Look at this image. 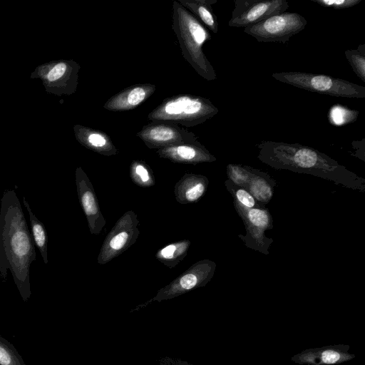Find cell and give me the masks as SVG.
I'll list each match as a JSON object with an SVG mask.
<instances>
[{
  "instance_id": "obj_1",
  "label": "cell",
  "mask_w": 365,
  "mask_h": 365,
  "mask_svg": "<svg viewBox=\"0 0 365 365\" xmlns=\"http://www.w3.org/2000/svg\"><path fill=\"white\" fill-rule=\"evenodd\" d=\"M35 245L19 199L13 190L4 192L0 205V277L8 270L24 302L31 297L30 266L36 260Z\"/></svg>"
},
{
  "instance_id": "obj_2",
  "label": "cell",
  "mask_w": 365,
  "mask_h": 365,
  "mask_svg": "<svg viewBox=\"0 0 365 365\" xmlns=\"http://www.w3.org/2000/svg\"><path fill=\"white\" fill-rule=\"evenodd\" d=\"M172 20L184 58L203 78L215 80V71L202 50L204 43L211 38L208 30L178 1L173 2Z\"/></svg>"
},
{
  "instance_id": "obj_3",
  "label": "cell",
  "mask_w": 365,
  "mask_h": 365,
  "mask_svg": "<svg viewBox=\"0 0 365 365\" xmlns=\"http://www.w3.org/2000/svg\"><path fill=\"white\" fill-rule=\"evenodd\" d=\"M218 112V108L208 98L181 94L163 100L148 118L153 123L192 127L205 122Z\"/></svg>"
},
{
  "instance_id": "obj_4",
  "label": "cell",
  "mask_w": 365,
  "mask_h": 365,
  "mask_svg": "<svg viewBox=\"0 0 365 365\" xmlns=\"http://www.w3.org/2000/svg\"><path fill=\"white\" fill-rule=\"evenodd\" d=\"M279 82L309 91L334 97L364 98L365 87L332 76L299 71L274 73Z\"/></svg>"
},
{
  "instance_id": "obj_5",
  "label": "cell",
  "mask_w": 365,
  "mask_h": 365,
  "mask_svg": "<svg viewBox=\"0 0 365 365\" xmlns=\"http://www.w3.org/2000/svg\"><path fill=\"white\" fill-rule=\"evenodd\" d=\"M307 19L297 12L284 11L244 29L259 42L285 43L304 29Z\"/></svg>"
},
{
  "instance_id": "obj_6",
  "label": "cell",
  "mask_w": 365,
  "mask_h": 365,
  "mask_svg": "<svg viewBox=\"0 0 365 365\" xmlns=\"http://www.w3.org/2000/svg\"><path fill=\"white\" fill-rule=\"evenodd\" d=\"M137 215L125 212L107 235L98 256V263L105 264L123 254L136 242L140 230Z\"/></svg>"
},
{
  "instance_id": "obj_7",
  "label": "cell",
  "mask_w": 365,
  "mask_h": 365,
  "mask_svg": "<svg viewBox=\"0 0 365 365\" xmlns=\"http://www.w3.org/2000/svg\"><path fill=\"white\" fill-rule=\"evenodd\" d=\"M213 268V263L208 260L193 264L170 283L159 289L151 299L138 306L133 311L138 310L151 302L170 299L205 285L212 277Z\"/></svg>"
},
{
  "instance_id": "obj_8",
  "label": "cell",
  "mask_w": 365,
  "mask_h": 365,
  "mask_svg": "<svg viewBox=\"0 0 365 365\" xmlns=\"http://www.w3.org/2000/svg\"><path fill=\"white\" fill-rule=\"evenodd\" d=\"M228 26L246 28L272 16L282 14L289 8L285 0H235Z\"/></svg>"
},
{
  "instance_id": "obj_9",
  "label": "cell",
  "mask_w": 365,
  "mask_h": 365,
  "mask_svg": "<svg viewBox=\"0 0 365 365\" xmlns=\"http://www.w3.org/2000/svg\"><path fill=\"white\" fill-rule=\"evenodd\" d=\"M136 135L148 148L156 150L198 141L194 133L168 123L150 122Z\"/></svg>"
},
{
  "instance_id": "obj_10",
  "label": "cell",
  "mask_w": 365,
  "mask_h": 365,
  "mask_svg": "<svg viewBox=\"0 0 365 365\" xmlns=\"http://www.w3.org/2000/svg\"><path fill=\"white\" fill-rule=\"evenodd\" d=\"M77 193L81 205L86 215L88 227L92 235H98L105 227L104 218L96 197L93 185L81 168L76 170Z\"/></svg>"
},
{
  "instance_id": "obj_11",
  "label": "cell",
  "mask_w": 365,
  "mask_h": 365,
  "mask_svg": "<svg viewBox=\"0 0 365 365\" xmlns=\"http://www.w3.org/2000/svg\"><path fill=\"white\" fill-rule=\"evenodd\" d=\"M349 349L342 344L309 348L293 355L291 361L298 365H339L356 357Z\"/></svg>"
},
{
  "instance_id": "obj_12",
  "label": "cell",
  "mask_w": 365,
  "mask_h": 365,
  "mask_svg": "<svg viewBox=\"0 0 365 365\" xmlns=\"http://www.w3.org/2000/svg\"><path fill=\"white\" fill-rule=\"evenodd\" d=\"M156 90L155 85L137 84L128 87L110 97L103 108L110 111H125L135 108L151 96Z\"/></svg>"
},
{
  "instance_id": "obj_13",
  "label": "cell",
  "mask_w": 365,
  "mask_h": 365,
  "mask_svg": "<svg viewBox=\"0 0 365 365\" xmlns=\"http://www.w3.org/2000/svg\"><path fill=\"white\" fill-rule=\"evenodd\" d=\"M156 153L160 158L183 164L195 165L215 160V158L199 141L161 148L157 150Z\"/></svg>"
},
{
  "instance_id": "obj_14",
  "label": "cell",
  "mask_w": 365,
  "mask_h": 365,
  "mask_svg": "<svg viewBox=\"0 0 365 365\" xmlns=\"http://www.w3.org/2000/svg\"><path fill=\"white\" fill-rule=\"evenodd\" d=\"M206 186L207 179L204 176L186 173L174 187L175 199L180 204L196 202L205 192Z\"/></svg>"
},
{
  "instance_id": "obj_15",
  "label": "cell",
  "mask_w": 365,
  "mask_h": 365,
  "mask_svg": "<svg viewBox=\"0 0 365 365\" xmlns=\"http://www.w3.org/2000/svg\"><path fill=\"white\" fill-rule=\"evenodd\" d=\"M78 133L79 141L87 148L106 156L118 153L117 148L106 133L86 127L80 128Z\"/></svg>"
},
{
  "instance_id": "obj_16",
  "label": "cell",
  "mask_w": 365,
  "mask_h": 365,
  "mask_svg": "<svg viewBox=\"0 0 365 365\" xmlns=\"http://www.w3.org/2000/svg\"><path fill=\"white\" fill-rule=\"evenodd\" d=\"M178 2L211 31L217 34L218 22L212 7L217 0H179Z\"/></svg>"
},
{
  "instance_id": "obj_17",
  "label": "cell",
  "mask_w": 365,
  "mask_h": 365,
  "mask_svg": "<svg viewBox=\"0 0 365 365\" xmlns=\"http://www.w3.org/2000/svg\"><path fill=\"white\" fill-rule=\"evenodd\" d=\"M190 245L188 240L173 242L158 251L155 257L167 267L173 268L186 257Z\"/></svg>"
},
{
  "instance_id": "obj_18",
  "label": "cell",
  "mask_w": 365,
  "mask_h": 365,
  "mask_svg": "<svg viewBox=\"0 0 365 365\" xmlns=\"http://www.w3.org/2000/svg\"><path fill=\"white\" fill-rule=\"evenodd\" d=\"M23 202L29 216L31 237L36 247L38 249L44 264L48 263V235L44 225L32 212L29 202L24 197Z\"/></svg>"
},
{
  "instance_id": "obj_19",
  "label": "cell",
  "mask_w": 365,
  "mask_h": 365,
  "mask_svg": "<svg viewBox=\"0 0 365 365\" xmlns=\"http://www.w3.org/2000/svg\"><path fill=\"white\" fill-rule=\"evenodd\" d=\"M130 176L134 183L143 187L155 185L151 168L143 161L133 160L130 166Z\"/></svg>"
},
{
  "instance_id": "obj_20",
  "label": "cell",
  "mask_w": 365,
  "mask_h": 365,
  "mask_svg": "<svg viewBox=\"0 0 365 365\" xmlns=\"http://www.w3.org/2000/svg\"><path fill=\"white\" fill-rule=\"evenodd\" d=\"M344 54L354 72L365 82V44L359 45L356 49L346 50Z\"/></svg>"
},
{
  "instance_id": "obj_21",
  "label": "cell",
  "mask_w": 365,
  "mask_h": 365,
  "mask_svg": "<svg viewBox=\"0 0 365 365\" xmlns=\"http://www.w3.org/2000/svg\"><path fill=\"white\" fill-rule=\"evenodd\" d=\"M0 365H26L14 346L1 335Z\"/></svg>"
},
{
  "instance_id": "obj_22",
  "label": "cell",
  "mask_w": 365,
  "mask_h": 365,
  "mask_svg": "<svg viewBox=\"0 0 365 365\" xmlns=\"http://www.w3.org/2000/svg\"><path fill=\"white\" fill-rule=\"evenodd\" d=\"M358 111L347 109L343 106H335L330 109V123L341 125L356 120L358 116Z\"/></svg>"
},
{
  "instance_id": "obj_23",
  "label": "cell",
  "mask_w": 365,
  "mask_h": 365,
  "mask_svg": "<svg viewBox=\"0 0 365 365\" xmlns=\"http://www.w3.org/2000/svg\"><path fill=\"white\" fill-rule=\"evenodd\" d=\"M324 7L334 9H344L353 7L359 4L361 0H311Z\"/></svg>"
},
{
  "instance_id": "obj_24",
  "label": "cell",
  "mask_w": 365,
  "mask_h": 365,
  "mask_svg": "<svg viewBox=\"0 0 365 365\" xmlns=\"http://www.w3.org/2000/svg\"><path fill=\"white\" fill-rule=\"evenodd\" d=\"M250 220L252 224L258 227H266L269 218L266 212L259 209H252L248 213Z\"/></svg>"
},
{
  "instance_id": "obj_25",
  "label": "cell",
  "mask_w": 365,
  "mask_h": 365,
  "mask_svg": "<svg viewBox=\"0 0 365 365\" xmlns=\"http://www.w3.org/2000/svg\"><path fill=\"white\" fill-rule=\"evenodd\" d=\"M67 70V65L65 63H59L54 66L47 75L49 81H55L63 76Z\"/></svg>"
},
{
  "instance_id": "obj_26",
  "label": "cell",
  "mask_w": 365,
  "mask_h": 365,
  "mask_svg": "<svg viewBox=\"0 0 365 365\" xmlns=\"http://www.w3.org/2000/svg\"><path fill=\"white\" fill-rule=\"evenodd\" d=\"M237 197L240 202L248 207H252L255 205L253 197L245 190H238L236 193Z\"/></svg>"
},
{
  "instance_id": "obj_27",
  "label": "cell",
  "mask_w": 365,
  "mask_h": 365,
  "mask_svg": "<svg viewBox=\"0 0 365 365\" xmlns=\"http://www.w3.org/2000/svg\"><path fill=\"white\" fill-rule=\"evenodd\" d=\"M158 365H192L180 359L164 356L158 361Z\"/></svg>"
}]
</instances>
